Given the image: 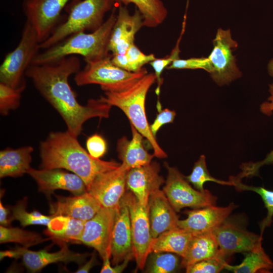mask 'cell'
I'll use <instances>...</instances> for the list:
<instances>
[{
  "label": "cell",
  "instance_id": "cell-25",
  "mask_svg": "<svg viewBox=\"0 0 273 273\" xmlns=\"http://www.w3.org/2000/svg\"><path fill=\"white\" fill-rule=\"evenodd\" d=\"M218 246L212 231L193 235L181 266L186 268L202 260L218 256Z\"/></svg>",
  "mask_w": 273,
  "mask_h": 273
},
{
  "label": "cell",
  "instance_id": "cell-17",
  "mask_svg": "<svg viewBox=\"0 0 273 273\" xmlns=\"http://www.w3.org/2000/svg\"><path fill=\"white\" fill-rule=\"evenodd\" d=\"M27 173L36 181L38 190L47 194L57 190L67 191L74 195L87 191L84 182L79 176L60 168L36 169L30 167Z\"/></svg>",
  "mask_w": 273,
  "mask_h": 273
},
{
  "label": "cell",
  "instance_id": "cell-22",
  "mask_svg": "<svg viewBox=\"0 0 273 273\" xmlns=\"http://www.w3.org/2000/svg\"><path fill=\"white\" fill-rule=\"evenodd\" d=\"M102 206L88 192L73 197H58L51 206V215L68 216L87 221L91 219Z\"/></svg>",
  "mask_w": 273,
  "mask_h": 273
},
{
  "label": "cell",
  "instance_id": "cell-11",
  "mask_svg": "<svg viewBox=\"0 0 273 273\" xmlns=\"http://www.w3.org/2000/svg\"><path fill=\"white\" fill-rule=\"evenodd\" d=\"M212 232L218 246V256L225 260L235 253H246L262 246V235L248 231L229 217Z\"/></svg>",
  "mask_w": 273,
  "mask_h": 273
},
{
  "label": "cell",
  "instance_id": "cell-39",
  "mask_svg": "<svg viewBox=\"0 0 273 273\" xmlns=\"http://www.w3.org/2000/svg\"><path fill=\"white\" fill-rule=\"evenodd\" d=\"M167 69H203L209 73L210 65L208 57L192 58L187 59H181L179 58L175 60Z\"/></svg>",
  "mask_w": 273,
  "mask_h": 273
},
{
  "label": "cell",
  "instance_id": "cell-19",
  "mask_svg": "<svg viewBox=\"0 0 273 273\" xmlns=\"http://www.w3.org/2000/svg\"><path fill=\"white\" fill-rule=\"evenodd\" d=\"M238 207L234 203L227 206H209L185 212L187 217L179 220L178 227L192 235L212 231L229 217Z\"/></svg>",
  "mask_w": 273,
  "mask_h": 273
},
{
  "label": "cell",
  "instance_id": "cell-10",
  "mask_svg": "<svg viewBox=\"0 0 273 273\" xmlns=\"http://www.w3.org/2000/svg\"><path fill=\"white\" fill-rule=\"evenodd\" d=\"M122 199L130 212L133 257L138 267L143 269L155 240L151 234L148 207L142 206L130 191L125 193Z\"/></svg>",
  "mask_w": 273,
  "mask_h": 273
},
{
  "label": "cell",
  "instance_id": "cell-32",
  "mask_svg": "<svg viewBox=\"0 0 273 273\" xmlns=\"http://www.w3.org/2000/svg\"><path fill=\"white\" fill-rule=\"evenodd\" d=\"M178 255L170 252H151L147 260L145 272L172 273L181 266Z\"/></svg>",
  "mask_w": 273,
  "mask_h": 273
},
{
  "label": "cell",
  "instance_id": "cell-40",
  "mask_svg": "<svg viewBox=\"0 0 273 273\" xmlns=\"http://www.w3.org/2000/svg\"><path fill=\"white\" fill-rule=\"evenodd\" d=\"M86 146L88 153L94 158L100 159L107 151V143L100 135L94 134L87 138Z\"/></svg>",
  "mask_w": 273,
  "mask_h": 273
},
{
  "label": "cell",
  "instance_id": "cell-9",
  "mask_svg": "<svg viewBox=\"0 0 273 273\" xmlns=\"http://www.w3.org/2000/svg\"><path fill=\"white\" fill-rule=\"evenodd\" d=\"M213 49L208 57L210 65L209 74L218 85L229 84L242 76L233 52L238 42L232 37L230 29L217 30L213 40Z\"/></svg>",
  "mask_w": 273,
  "mask_h": 273
},
{
  "label": "cell",
  "instance_id": "cell-23",
  "mask_svg": "<svg viewBox=\"0 0 273 273\" xmlns=\"http://www.w3.org/2000/svg\"><path fill=\"white\" fill-rule=\"evenodd\" d=\"M132 139L129 140L125 136L120 139L117 144V151L121 165L127 170L142 166L150 163L154 154H151L145 148L143 142L144 137L130 124Z\"/></svg>",
  "mask_w": 273,
  "mask_h": 273
},
{
  "label": "cell",
  "instance_id": "cell-35",
  "mask_svg": "<svg viewBox=\"0 0 273 273\" xmlns=\"http://www.w3.org/2000/svg\"><path fill=\"white\" fill-rule=\"evenodd\" d=\"M230 180L233 183V186L238 191H250L259 194L261 197L265 207L267 209V216L260 224L261 235L264 229L269 226L272 222L273 216V191L267 190L261 187L248 186L243 184L241 179L236 176L231 177Z\"/></svg>",
  "mask_w": 273,
  "mask_h": 273
},
{
  "label": "cell",
  "instance_id": "cell-37",
  "mask_svg": "<svg viewBox=\"0 0 273 273\" xmlns=\"http://www.w3.org/2000/svg\"><path fill=\"white\" fill-rule=\"evenodd\" d=\"M226 260L217 256L195 263L186 268L187 273H217L224 268Z\"/></svg>",
  "mask_w": 273,
  "mask_h": 273
},
{
  "label": "cell",
  "instance_id": "cell-34",
  "mask_svg": "<svg viewBox=\"0 0 273 273\" xmlns=\"http://www.w3.org/2000/svg\"><path fill=\"white\" fill-rule=\"evenodd\" d=\"M27 203V198L25 197L13 207L11 221L17 220L23 227L34 224L47 226L53 216L45 215L37 211L28 212L26 210Z\"/></svg>",
  "mask_w": 273,
  "mask_h": 273
},
{
  "label": "cell",
  "instance_id": "cell-26",
  "mask_svg": "<svg viewBox=\"0 0 273 273\" xmlns=\"http://www.w3.org/2000/svg\"><path fill=\"white\" fill-rule=\"evenodd\" d=\"M85 221L68 216H53L45 231L46 235L58 242L79 243Z\"/></svg>",
  "mask_w": 273,
  "mask_h": 273
},
{
  "label": "cell",
  "instance_id": "cell-28",
  "mask_svg": "<svg viewBox=\"0 0 273 273\" xmlns=\"http://www.w3.org/2000/svg\"><path fill=\"white\" fill-rule=\"evenodd\" d=\"M114 3L127 5L133 3L143 17L144 25L155 27L165 19L167 11L160 0H112Z\"/></svg>",
  "mask_w": 273,
  "mask_h": 273
},
{
  "label": "cell",
  "instance_id": "cell-8",
  "mask_svg": "<svg viewBox=\"0 0 273 273\" xmlns=\"http://www.w3.org/2000/svg\"><path fill=\"white\" fill-rule=\"evenodd\" d=\"M165 166L167 175L162 191L176 212L186 207L196 209L216 205L217 198L209 190L200 191L193 188L176 167L167 163Z\"/></svg>",
  "mask_w": 273,
  "mask_h": 273
},
{
  "label": "cell",
  "instance_id": "cell-7",
  "mask_svg": "<svg viewBox=\"0 0 273 273\" xmlns=\"http://www.w3.org/2000/svg\"><path fill=\"white\" fill-rule=\"evenodd\" d=\"M39 45L35 30L26 21L18 44L6 55L0 66V82L14 88L26 86L24 76L39 52Z\"/></svg>",
  "mask_w": 273,
  "mask_h": 273
},
{
  "label": "cell",
  "instance_id": "cell-24",
  "mask_svg": "<svg viewBox=\"0 0 273 273\" xmlns=\"http://www.w3.org/2000/svg\"><path fill=\"white\" fill-rule=\"evenodd\" d=\"M33 148L30 146L5 148L0 152V177H17L30 168Z\"/></svg>",
  "mask_w": 273,
  "mask_h": 273
},
{
  "label": "cell",
  "instance_id": "cell-15",
  "mask_svg": "<svg viewBox=\"0 0 273 273\" xmlns=\"http://www.w3.org/2000/svg\"><path fill=\"white\" fill-rule=\"evenodd\" d=\"M128 170L120 165L98 174L87 191L102 207L116 209L126 189V177Z\"/></svg>",
  "mask_w": 273,
  "mask_h": 273
},
{
  "label": "cell",
  "instance_id": "cell-41",
  "mask_svg": "<svg viewBox=\"0 0 273 273\" xmlns=\"http://www.w3.org/2000/svg\"><path fill=\"white\" fill-rule=\"evenodd\" d=\"M176 116V112L168 108L161 110L153 123L150 125L151 131L156 138L159 129L164 124L172 123Z\"/></svg>",
  "mask_w": 273,
  "mask_h": 273
},
{
  "label": "cell",
  "instance_id": "cell-48",
  "mask_svg": "<svg viewBox=\"0 0 273 273\" xmlns=\"http://www.w3.org/2000/svg\"><path fill=\"white\" fill-rule=\"evenodd\" d=\"M273 269V268H272Z\"/></svg>",
  "mask_w": 273,
  "mask_h": 273
},
{
  "label": "cell",
  "instance_id": "cell-38",
  "mask_svg": "<svg viewBox=\"0 0 273 273\" xmlns=\"http://www.w3.org/2000/svg\"><path fill=\"white\" fill-rule=\"evenodd\" d=\"M180 38L178 40L177 46L172 51L171 54L164 58L155 59L150 63L154 70V74L156 76V80L157 83V87L155 90L156 94L159 96L160 92V87L163 82L161 78V74L163 70L167 68L176 59L179 58V53L180 50L178 44Z\"/></svg>",
  "mask_w": 273,
  "mask_h": 273
},
{
  "label": "cell",
  "instance_id": "cell-3",
  "mask_svg": "<svg viewBox=\"0 0 273 273\" xmlns=\"http://www.w3.org/2000/svg\"><path fill=\"white\" fill-rule=\"evenodd\" d=\"M116 18L114 9L98 29L90 33L80 31L69 35L42 52H39L32 64L51 63L73 55L82 56L85 62L110 56L109 39Z\"/></svg>",
  "mask_w": 273,
  "mask_h": 273
},
{
  "label": "cell",
  "instance_id": "cell-42",
  "mask_svg": "<svg viewBox=\"0 0 273 273\" xmlns=\"http://www.w3.org/2000/svg\"><path fill=\"white\" fill-rule=\"evenodd\" d=\"M132 258L128 257L125 258L122 262L114 265L111 266L110 262V258L106 257L104 259L103 263L102 268L100 270L101 273H121L124 271V270L127 266L129 262Z\"/></svg>",
  "mask_w": 273,
  "mask_h": 273
},
{
  "label": "cell",
  "instance_id": "cell-4",
  "mask_svg": "<svg viewBox=\"0 0 273 273\" xmlns=\"http://www.w3.org/2000/svg\"><path fill=\"white\" fill-rule=\"evenodd\" d=\"M156 81L154 73H147L129 88L121 92H106L100 99L110 105L117 107L126 115L136 130L150 144L155 157L164 158L166 153L159 145L153 135L145 111V101L147 93Z\"/></svg>",
  "mask_w": 273,
  "mask_h": 273
},
{
  "label": "cell",
  "instance_id": "cell-29",
  "mask_svg": "<svg viewBox=\"0 0 273 273\" xmlns=\"http://www.w3.org/2000/svg\"><path fill=\"white\" fill-rule=\"evenodd\" d=\"M224 268L235 273L267 272L273 268V262L261 246L246 252L240 264L232 265L226 263Z\"/></svg>",
  "mask_w": 273,
  "mask_h": 273
},
{
  "label": "cell",
  "instance_id": "cell-33",
  "mask_svg": "<svg viewBox=\"0 0 273 273\" xmlns=\"http://www.w3.org/2000/svg\"><path fill=\"white\" fill-rule=\"evenodd\" d=\"M185 177L196 189L200 191L205 190L204 184L207 181H212L221 185L233 186V183L230 180L228 181L220 180L211 175L207 169L206 157L204 155L200 156L195 163L191 174Z\"/></svg>",
  "mask_w": 273,
  "mask_h": 273
},
{
  "label": "cell",
  "instance_id": "cell-47",
  "mask_svg": "<svg viewBox=\"0 0 273 273\" xmlns=\"http://www.w3.org/2000/svg\"><path fill=\"white\" fill-rule=\"evenodd\" d=\"M267 70L269 75L273 77V58L268 63Z\"/></svg>",
  "mask_w": 273,
  "mask_h": 273
},
{
  "label": "cell",
  "instance_id": "cell-30",
  "mask_svg": "<svg viewBox=\"0 0 273 273\" xmlns=\"http://www.w3.org/2000/svg\"><path fill=\"white\" fill-rule=\"evenodd\" d=\"M156 59L153 54L146 55L134 44L131 45L124 54L112 55L111 61L116 66L132 72L140 71L143 66Z\"/></svg>",
  "mask_w": 273,
  "mask_h": 273
},
{
  "label": "cell",
  "instance_id": "cell-45",
  "mask_svg": "<svg viewBox=\"0 0 273 273\" xmlns=\"http://www.w3.org/2000/svg\"><path fill=\"white\" fill-rule=\"evenodd\" d=\"M97 263L96 252L94 251L91 254V257L88 261L82 264L75 271L76 273H87Z\"/></svg>",
  "mask_w": 273,
  "mask_h": 273
},
{
  "label": "cell",
  "instance_id": "cell-31",
  "mask_svg": "<svg viewBox=\"0 0 273 273\" xmlns=\"http://www.w3.org/2000/svg\"><path fill=\"white\" fill-rule=\"evenodd\" d=\"M49 238H43L41 236L34 232L24 230L17 227L0 226V243H16L24 247L36 245L48 240Z\"/></svg>",
  "mask_w": 273,
  "mask_h": 273
},
{
  "label": "cell",
  "instance_id": "cell-36",
  "mask_svg": "<svg viewBox=\"0 0 273 273\" xmlns=\"http://www.w3.org/2000/svg\"><path fill=\"white\" fill-rule=\"evenodd\" d=\"M26 86L14 88L0 82V113L7 116L11 110L17 109L20 103L21 94Z\"/></svg>",
  "mask_w": 273,
  "mask_h": 273
},
{
  "label": "cell",
  "instance_id": "cell-16",
  "mask_svg": "<svg viewBox=\"0 0 273 273\" xmlns=\"http://www.w3.org/2000/svg\"><path fill=\"white\" fill-rule=\"evenodd\" d=\"M160 168L156 162L135 168L127 172L126 189L136 197L140 203L147 207L150 196L165 183L160 175Z\"/></svg>",
  "mask_w": 273,
  "mask_h": 273
},
{
  "label": "cell",
  "instance_id": "cell-21",
  "mask_svg": "<svg viewBox=\"0 0 273 273\" xmlns=\"http://www.w3.org/2000/svg\"><path fill=\"white\" fill-rule=\"evenodd\" d=\"M148 214L152 237L156 239L160 234L178 227L179 220L166 195L160 189L150 197Z\"/></svg>",
  "mask_w": 273,
  "mask_h": 273
},
{
  "label": "cell",
  "instance_id": "cell-20",
  "mask_svg": "<svg viewBox=\"0 0 273 273\" xmlns=\"http://www.w3.org/2000/svg\"><path fill=\"white\" fill-rule=\"evenodd\" d=\"M134 258L129 208L122 198L113 226L111 243V263L115 265L125 258Z\"/></svg>",
  "mask_w": 273,
  "mask_h": 273
},
{
  "label": "cell",
  "instance_id": "cell-27",
  "mask_svg": "<svg viewBox=\"0 0 273 273\" xmlns=\"http://www.w3.org/2000/svg\"><path fill=\"white\" fill-rule=\"evenodd\" d=\"M192 236L179 227L164 232L155 239L152 252H170L183 258Z\"/></svg>",
  "mask_w": 273,
  "mask_h": 273
},
{
  "label": "cell",
  "instance_id": "cell-44",
  "mask_svg": "<svg viewBox=\"0 0 273 273\" xmlns=\"http://www.w3.org/2000/svg\"><path fill=\"white\" fill-rule=\"evenodd\" d=\"M268 91L269 96L267 101L261 104L260 110L263 114L270 116L273 112V83L269 85Z\"/></svg>",
  "mask_w": 273,
  "mask_h": 273
},
{
  "label": "cell",
  "instance_id": "cell-46",
  "mask_svg": "<svg viewBox=\"0 0 273 273\" xmlns=\"http://www.w3.org/2000/svg\"><path fill=\"white\" fill-rule=\"evenodd\" d=\"M11 222L8 218V210L0 202V223L1 225L9 226Z\"/></svg>",
  "mask_w": 273,
  "mask_h": 273
},
{
  "label": "cell",
  "instance_id": "cell-2",
  "mask_svg": "<svg viewBox=\"0 0 273 273\" xmlns=\"http://www.w3.org/2000/svg\"><path fill=\"white\" fill-rule=\"evenodd\" d=\"M41 169H64L79 176L87 190L99 174L118 167L121 163L93 157L68 130L49 133L39 146Z\"/></svg>",
  "mask_w": 273,
  "mask_h": 273
},
{
  "label": "cell",
  "instance_id": "cell-18",
  "mask_svg": "<svg viewBox=\"0 0 273 273\" xmlns=\"http://www.w3.org/2000/svg\"><path fill=\"white\" fill-rule=\"evenodd\" d=\"M144 26L143 16L137 9L130 15L126 8L120 5L109 39V50L112 55L124 54L134 44L135 34Z\"/></svg>",
  "mask_w": 273,
  "mask_h": 273
},
{
  "label": "cell",
  "instance_id": "cell-1",
  "mask_svg": "<svg viewBox=\"0 0 273 273\" xmlns=\"http://www.w3.org/2000/svg\"><path fill=\"white\" fill-rule=\"evenodd\" d=\"M80 70V60L73 55L51 63L31 64L25 73L41 96L60 115L67 130L77 138L85 121L94 117H109L112 107L100 99H89L85 105L79 104L68 78Z\"/></svg>",
  "mask_w": 273,
  "mask_h": 273
},
{
  "label": "cell",
  "instance_id": "cell-5",
  "mask_svg": "<svg viewBox=\"0 0 273 273\" xmlns=\"http://www.w3.org/2000/svg\"><path fill=\"white\" fill-rule=\"evenodd\" d=\"M113 4L112 0H73L68 5L66 20L40 43V49H48L76 32L97 30L105 22L104 16Z\"/></svg>",
  "mask_w": 273,
  "mask_h": 273
},
{
  "label": "cell",
  "instance_id": "cell-12",
  "mask_svg": "<svg viewBox=\"0 0 273 273\" xmlns=\"http://www.w3.org/2000/svg\"><path fill=\"white\" fill-rule=\"evenodd\" d=\"M61 242V249L55 252L42 250L32 251L26 247H18L13 250L1 251V260L5 257L21 259L23 265L31 272L40 271L46 266L53 263L75 262L81 265L85 262L89 254L70 250L64 241Z\"/></svg>",
  "mask_w": 273,
  "mask_h": 273
},
{
  "label": "cell",
  "instance_id": "cell-6",
  "mask_svg": "<svg viewBox=\"0 0 273 273\" xmlns=\"http://www.w3.org/2000/svg\"><path fill=\"white\" fill-rule=\"evenodd\" d=\"M147 73L145 68L138 72L123 69L112 63L110 55L86 62L84 68L75 74L74 81L78 86L96 84L105 92H118L129 88Z\"/></svg>",
  "mask_w": 273,
  "mask_h": 273
},
{
  "label": "cell",
  "instance_id": "cell-14",
  "mask_svg": "<svg viewBox=\"0 0 273 273\" xmlns=\"http://www.w3.org/2000/svg\"><path fill=\"white\" fill-rule=\"evenodd\" d=\"M70 0H24L23 10L35 30L40 43L59 25L61 11Z\"/></svg>",
  "mask_w": 273,
  "mask_h": 273
},
{
  "label": "cell",
  "instance_id": "cell-43",
  "mask_svg": "<svg viewBox=\"0 0 273 273\" xmlns=\"http://www.w3.org/2000/svg\"><path fill=\"white\" fill-rule=\"evenodd\" d=\"M273 163V150L267 156L266 158L261 162L255 163L247 164L243 166L244 171L247 176L255 175L257 172L259 168L264 164Z\"/></svg>",
  "mask_w": 273,
  "mask_h": 273
},
{
  "label": "cell",
  "instance_id": "cell-13",
  "mask_svg": "<svg viewBox=\"0 0 273 273\" xmlns=\"http://www.w3.org/2000/svg\"><path fill=\"white\" fill-rule=\"evenodd\" d=\"M116 209L102 207L86 221L79 243L94 248L103 260L111 258V243Z\"/></svg>",
  "mask_w": 273,
  "mask_h": 273
}]
</instances>
